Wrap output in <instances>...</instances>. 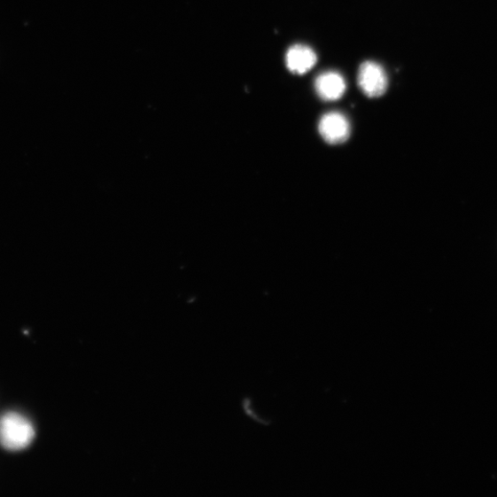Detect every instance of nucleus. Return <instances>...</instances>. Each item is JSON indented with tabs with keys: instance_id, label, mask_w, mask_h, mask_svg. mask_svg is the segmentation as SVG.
Returning a JSON list of instances; mask_svg holds the SVG:
<instances>
[{
	"instance_id": "1",
	"label": "nucleus",
	"mask_w": 497,
	"mask_h": 497,
	"mask_svg": "<svg viewBox=\"0 0 497 497\" xmlns=\"http://www.w3.org/2000/svg\"><path fill=\"white\" fill-rule=\"evenodd\" d=\"M35 436L32 423L18 413H7L0 418V445L7 451L27 448Z\"/></svg>"
},
{
	"instance_id": "2",
	"label": "nucleus",
	"mask_w": 497,
	"mask_h": 497,
	"mask_svg": "<svg viewBox=\"0 0 497 497\" xmlns=\"http://www.w3.org/2000/svg\"><path fill=\"white\" fill-rule=\"evenodd\" d=\"M358 82L361 90L369 98L384 96L388 88V77L385 70L381 65L370 61L361 66Z\"/></svg>"
},
{
	"instance_id": "3",
	"label": "nucleus",
	"mask_w": 497,
	"mask_h": 497,
	"mask_svg": "<svg viewBox=\"0 0 497 497\" xmlns=\"http://www.w3.org/2000/svg\"><path fill=\"white\" fill-rule=\"evenodd\" d=\"M350 131L347 118L338 112L328 113L321 118L319 132L329 144H344L348 139Z\"/></svg>"
},
{
	"instance_id": "4",
	"label": "nucleus",
	"mask_w": 497,
	"mask_h": 497,
	"mask_svg": "<svg viewBox=\"0 0 497 497\" xmlns=\"http://www.w3.org/2000/svg\"><path fill=\"white\" fill-rule=\"evenodd\" d=\"M315 89L323 101H337L344 96L346 83L341 74L335 71H328L317 77Z\"/></svg>"
},
{
	"instance_id": "5",
	"label": "nucleus",
	"mask_w": 497,
	"mask_h": 497,
	"mask_svg": "<svg viewBox=\"0 0 497 497\" xmlns=\"http://www.w3.org/2000/svg\"><path fill=\"white\" fill-rule=\"evenodd\" d=\"M317 62V55L311 47L295 44L289 50L286 64L292 74L302 75L310 71Z\"/></svg>"
}]
</instances>
